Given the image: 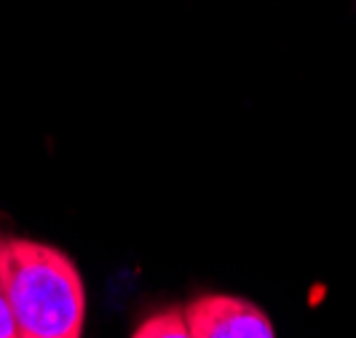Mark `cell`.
I'll return each mask as SVG.
<instances>
[{
	"instance_id": "obj_1",
	"label": "cell",
	"mask_w": 356,
	"mask_h": 338,
	"mask_svg": "<svg viewBox=\"0 0 356 338\" xmlns=\"http://www.w3.org/2000/svg\"><path fill=\"white\" fill-rule=\"evenodd\" d=\"M0 287L19 338H83L86 285L67 252L38 239L0 233Z\"/></svg>"
},
{
	"instance_id": "obj_3",
	"label": "cell",
	"mask_w": 356,
	"mask_h": 338,
	"mask_svg": "<svg viewBox=\"0 0 356 338\" xmlns=\"http://www.w3.org/2000/svg\"><path fill=\"white\" fill-rule=\"evenodd\" d=\"M131 338H193V336L188 330L182 306H169V309H159L156 314L145 317L134 328Z\"/></svg>"
},
{
	"instance_id": "obj_2",
	"label": "cell",
	"mask_w": 356,
	"mask_h": 338,
	"mask_svg": "<svg viewBox=\"0 0 356 338\" xmlns=\"http://www.w3.org/2000/svg\"><path fill=\"white\" fill-rule=\"evenodd\" d=\"M193 338H276L273 322L254 301L209 293L182 306Z\"/></svg>"
},
{
	"instance_id": "obj_4",
	"label": "cell",
	"mask_w": 356,
	"mask_h": 338,
	"mask_svg": "<svg viewBox=\"0 0 356 338\" xmlns=\"http://www.w3.org/2000/svg\"><path fill=\"white\" fill-rule=\"evenodd\" d=\"M0 338H19V328L14 320V312L8 306V298L0 287Z\"/></svg>"
}]
</instances>
